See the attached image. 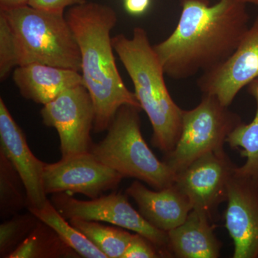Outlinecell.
I'll return each instance as SVG.
<instances>
[{
    "mask_svg": "<svg viewBox=\"0 0 258 258\" xmlns=\"http://www.w3.org/2000/svg\"><path fill=\"white\" fill-rule=\"evenodd\" d=\"M18 40L3 13H0V79L5 81L10 73L20 66Z\"/></svg>",
    "mask_w": 258,
    "mask_h": 258,
    "instance_id": "23",
    "label": "cell"
},
{
    "mask_svg": "<svg viewBox=\"0 0 258 258\" xmlns=\"http://www.w3.org/2000/svg\"><path fill=\"white\" fill-rule=\"evenodd\" d=\"M242 123L240 115L216 97L203 94L198 106L183 111L179 141L162 161L176 174L199 158L224 149L229 136Z\"/></svg>",
    "mask_w": 258,
    "mask_h": 258,
    "instance_id": "6",
    "label": "cell"
},
{
    "mask_svg": "<svg viewBox=\"0 0 258 258\" xmlns=\"http://www.w3.org/2000/svg\"><path fill=\"white\" fill-rule=\"evenodd\" d=\"M28 0H0V11L22 8L28 5Z\"/></svg>",
    "mask_w": 258,
    "mask_h": 258,
    "instance_id": "27",
    "label": "cell"
},
{
    "mask_svg": "<svg viewBox=\"0 0 258 258\" xmlns=\"http://www.w3.org/2000/svg\"><path fill=\"white\" fill-rule=\"evenodd\" d=\"M226 202L225 225L233 241V257L258 258V177L235 171Z\"/></svg>",
    "mask_w": 258,
    "mask_h": 258,
    "instance_id": "12",
    "label": "cell"
},
{
    "mask_svg": "<svg viewBox=\"0 0 258 258\" xmlns=\"http://www.w3.org/2000/svg\"><path fill=\"white\" fill-rule=\"evenodd\" d=\"M247 92L256 103L254 118L249 123L242 122L230 134L227 143L232 149L240 150L245 158L243 165L237 167L236 172L242 175L258 177V78L247 86Z\"/></svg>",
    "mask_w": 258,
    "mask_h": 258,
    "instance_id": "18",
    "label": "cell"
},
{
    "mask_svg": "<svg viewBox=\"0 0 258 258\" xmlns=\"http://www.w3.org/2000/svg\"><path fill=\"white\" fill-rule=\"evenodd\" d=\"M115 53L128 73L134 94L153 129L152 144L165 154L174 150L182 128L183 111L173 100L164 69L151 44L147 32L134 29L132 36L112 37Z\"/></svg>",
    "mask_w": 258,
    "mask_h": 258,
    "instance_id": "3",
    "label": "cell"
},
{
    "mask_svg": "<svg viewBox=\"0 0 258 258\" xmlns=\"http://www.w3.org/2000/svg\"><path fill=\"white\" fill-rule=\"evenodd\" d=\"M141 111L130 105L120 107L105 138L93 143L90 152L123 178H135L154 189H164L174 184L176 174L156 157L144 140Z\"/></svg>",
    "mask_w": 258,
    "mask_h": 258,
    "instance_id": "4",
    "label": "cell"
},
{
    "mask_svg": "<svg viewBox=\"0 0 258 258\" xmlns=\"http://www.w3.org/2000/svg\"><path fill=\"white\" fill-rule=\"evenodd\" d=\"M177 25L153 45L166 76L189 79L230 57L249 28L247 5L235 0H179Z\"/></svg>",
    "mask_w": 258,
    "mask_h": 258,
    "instance_id": "1",
    "label": "cell"
},
{
    "mask_svg": "<svg viewBox=\"0 0 258 258\" xmlns=\"http://www.w3.org/2000/svg\"><path fill=\"white\" fill-rule=\"evenodd\" d=\"M50 225L40 220L31 234L9 258H77Z\"/></svg>",
    "mask_w": 258,
    "mask_h": 258,
    "instance_id": "17",
    "label": "cell"
},
{
    "mask_svg": "<svg viewBox=\"0 0 258 258\" xmlns=\"http://www.w3.org/2000/svg\"><path fill=\"white\" fill-rule=\"evenodd\" d=\"M28 210L54 229L64 243L74 249L81 257L107 258L87 237L69 221H66V219L57 211L50 200H47L42 208H30Z\"/></svg>",
    "mask_w": 258,
    "mask_h": 258,
    "instance_id": "19",
    "label": "cell"
},
{
    "mask_svg": "<svg viewBox=\"0 0 258 258\" xmlns=\"http://www.w3.org/2000/svg\"><path fill=\"white\" fill-rule=\"evenodd\" d=\"M26 189L21 176L0 150V217L8 220L27 208Z\"/></svg>",
    "mask_w": 258,
    "mask_h": 258,
    "instance_id": "21",
    "label": "cell"
},
{
    "mask_svg": "<svg viewBox=\"0 0 258 258\" xmlns=\"http://www.w3.org/2000/svg\"><path fill=\"white\" fill-rule=\"evenodd\" d=\"M39 221L30 211L16 214L5 220L0 225V257L9 258L28 238Z\"/></svg>",
    "mask_w": 258,
    "mask_h": 258,
    "instance_id": "22",
    "label": "cell"
},
{
    "mask_svg": "<svg viewBox=\"0 0 258 258\" xmlns=\"http://www.w3.org/2000/svg\"><path fill=\"white\" fill-rule=\"evenodd\" d=\"M212 221L205 212L191 210L181 225L168 232L173 257H220L222 243L214 233Z\"/></svg>",
    "mask_w": 258,
    "mask_h": 258,
    "instance_id": "16",
    "label": "cell"
},
{
    "mask_svg": "<svg viewBox=\"0 0 258 258\" xmlns=\"http://www.w3.org/2000/svg\"><path fill=\"white\" fill-rule=\"evenodd\" d=\"M66 18L79 46L83 85L91 95L94 106L93 131L101 133L108 130L123 105L142 111L115 63L111 32L118 17L108 5L86 1L71 7Z\"/></svg>",
    "mask_w": 258,
    "mask_h": 258,
    "instance_id": "2",
    "label": "cell"
},
{
    "mask_svg": "<svg viewBox=\"0 0 258 258\" xmlns=\"http://www.w3.org/2000/svg\"><path fill=\"white\" fill-rule=\"evenodd\" d=\"M70 223L87 237L107 258H122L133 234L120 227L99 222L71 219Z\"/></svg>",
    "mask_w": 258,
    "mask_h": 258,
    "instance_id": "20",
    "label": "cell"
},
{
    "mask_svg": "<svg viewBox=\"0 0 258 258\" xmlns=\"http://www.w3.org/2000/svg\"><path fill=\"white\" fill-rule=\"evenodd\" d=\"M0 13L18 40L20 66L40 63L81 71L79 46L66 15L29 5Z\"/></svg>",
    "mask_w": 258,
    "mask_h": 258,
    "instance_id": "5",
    "label": "cell"
},
{
    "mask_svg": "<svg viewBox=\"0 0 258 258\" xmlns=\"http://www.w3.org/2000/svg\"><path fill=\"white\" fill-rule=\"evenodd\" d=\"M123 176L90 152L71 154L57 162L45 163L43 186L46 195L81 194L93 200L115 190Z\"/></svg>",
    "mask_w": 258,
    "mask_h": 258,
    "instance_id": "9",
    "label": "cell"
},
{
    "mask_svg": "<svg viewBox=\"0 0 258 258\" xmlns=\"http://www.w3.org/2000/svg\"><path fill=\"white\" fill-rule=\"evenodd\" d=\"M162 257L159 249L145 237L133 234L122 258Z\"/></svg>",
    "mask_w": 258,
    "mask_h": 258,
    "instance_id": "24",
    "label": "cell"
},
{
    "mask_svg": "<svg viewBox=\"0 0 258 258\" xmlns=\"http://www.w3.org/2000/svg\"><path fill=\"white\" fill-rule=\"evenodd\" d=\"M128 195L113 192L90 200H79L67 192L52 195L51 203L66 219L105 222L138 233L151 241L160 251L162 257H174L168 232L159 230L147 221L132 207Z\"/></svg>",
    "mask_w": 258,
    "mask_h": 258,
    "instance_id": "7",
    "label": "cell"
},
{
    "mask_svg": "<svg viewBox=\"0 0 258 258\" xmlns=\"http://www.w3.org/2000/svg\"><path fill=\"white\" fill-rule=\"evenodd\" d=\"M258 78V16L228 58L207 72L198 81L203 94L216 97L230 106L244 87Z\"/></svg>",
    "mask_w": 258,
    "mask_h": 258,
    "instance_id": "11",
    "label": "cell"
},
{
    "mask_svg": "<svg viewBox=\"0 0 258 258\" xmlns=\"http://www.w3.org/2000/svg\"><path fill=\"white\" fill-rule=\"evenodd\" d=\"M13 79L23 98L43 106L66 90L83 85L78 71L40 63L18 66Z\"/></svg>",
    "mask_w": 258,
    "mask_h": 258,
    "instance_id": "15",
    "label": "cell"
},
{
    "mask_svg": "<svg viewBox=\"0 0 258 258\" xmlns=\"http://www.w3.org/2000/svg\"><path fill=\"white\" fill-rule=\"evenodd\" d=\"M235 1L239 2V3H243V4L253 5L254 6L258 8V0H235Z\"/></svg>",
    "mask_w": 258,
    "mask_h": 258,
    "instance_id": "28",
    "label": "cell"
},
{
    "mask_svg": "<svg viewBox=\"0 0 258 258\" xmlns=\"http://www.w3.org/2000/svg\"><path fill=\"white\" fill-rule=\"evenodd\" d=\"M151 0H125L124 8L129 15L141 16L147 13Z\"/></svg>",
    "mask_w": 258,
    "mask_h": 258,
    "instance_id": "26",
    "label": "cell"
},
{
    "mask_svg": "<svg viewBox=\"0 0 258 258\" xmlns=\"http://www.w3.org/2000/svg\"><path fill=\"white\" fill-rule=\"evenodd\" d=\"M125 194L135 201L147 221L166 232L181 225L193 210L189 199L174 183L152 190L138 180L127 188Z\"/></svg>",
    "mask_w": 258,
    "mask_h": 258,
    "instance_id": "14",
    "label": "cell"
},
{
    "mask_svg": "<svg viewBox=\"0 0 258 258\" xmlns=\"http://www.w3.org/2000/svg\"><path fill=\"white\" fill-rule=\"evenodd\" d=\"M40 114L44 124L57 130L62 157L90 152L95 109L91 95L83 85L61 93L44 105Z\"/></svg>",
    "mask_w": 258,
    "mask_h": 258,
    "instance_id": "8",
    "label": "cell"
},
{
    "mask_svg": "<svg viewBox=\"0 0 258 258\" xmlns=\"http://www.w3.org/2000/svg\"><path fill=\"white\" fill-rule=\"evenodd\" d=\"M237 166L224 149L205 154L176 174L174 184L189 199L193 210L211 220L219 205L227 201L231 178Z\"/></svg>",
    "mask_w": 258,
    "mask_h": 258,
    "instance_id": "10",
    "label": "cell"
},
{
    "mask_svg": "<svg viewBox=\"0 0 258 258\" xmlns=\"http://www.w3.org/2000/svg\"><path fill=\"white\" fill-rule=\"evenodd\" d=\"M0 150L11 161L26 189L27 210L40 209L47 203L43 186L45 163L29 147L26 137L16 123L3 98H0Z\"/></svg>",
    "mask_w": 258,
    "mask_h": 258,
    "instance_id": "13",
    "label": "cell"
},
{
    "mask_svg": "<svg viewBox=\"0 0 258 258\" xmlns=\"http://www.w3.org/2000/svg\"><path fill=\"white\" fill-rule=\"evenodd\" d=\"M84 2L86 0H28V5L35 9L64 14L66 8Z\"/></svg>",
    "mask_w": 258,
    "mask_h": 258,
    "instance_id": "25",
    "label": "cell"
}]
</instances>
